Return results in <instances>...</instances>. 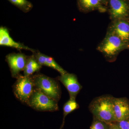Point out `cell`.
Masks as SVG:
<instances>
[{
  "instance_id": "cell-7",
  "label": "cell",
  "mask_w": 129,
  "mask_h": 129,
  "mask_svg": "<svg viewBox=\"0 0 129 129\" xmlns=\"http://www.w3.org/2000/svg\"><path fill=\"white\" fill-rule=\"evenodd\" d=\"M107 32L117 36L129 44V18L111 21Z\"/></svg>"
},
{
  "instance_id": "cell-1",
  "label": "cell",
  "mask_w": 129,
  "mask_h": 129,
  "mask_svg": "<svg viewBox=\"0 0 129 129\" xmlns=\"http://www.w3.org/2000/svg\"><path fill=\"white\" fill-rule=\"evenodd\" d=\"M96 49L102 54L107 61L112 62L117 60L120 52L124 50H129V44L117 36L107 32Z\"/></svg>"
},
{
  "instance_id": "cell-6",
  "label": "cell",
  "mask_w": 129,
  "mask_h": 129,
  "mask_svg": "<svg viewBox=\"0 0 129 129\" xmlns=\"http://www.w3.org/2000/svg\"><path fill=\"white\" fill-rule=\"evenodd\" d=\"M107 12L111 21L129 18V0H109Z\"/></svg>"
},
{
  "instance_id": "cell-12",
  "label": "cell",
  "mask_w": 129,
  "mask_h": 129,
  "mask_svg": "<svg viewBox=\"0 0 129 129\" xmlns=\"http://www.w3.org/2000/svg\"><path fill=\"white\" fill-rule=\"evenodd\" d=\"M77 4L79 11L84 13L95 11L101 13L107 12V8L98 0H77Z\"/></svg>"
},
{
  "instance_id": "cell-11",
  "label": "cell",
  "mask_w": 129,
  "mask_h": 129,
  "mask_svg": "<svg viewBox=\"0 0 129 129\" xmlns=\"http://www.w3.org/2000/svg\"><path fill=\"white\" fill-rule=\"evenodd\" d=\"M0 45L1 46L15 48L18 50H27L31 51L34 53L36 52L34 49L25 46L23 44L14 41L10 35L7 28L2 26L0 28Z\"/></svg>"
},
{
  "instance_id": "cell-9",
  "label": "cell",
  "mask_w": 129,
  "mask_h": 129,
  "mask_svg": "<svg viewBox=\"0 0 129 129\" xmlns=\"http://www.w3.org/2000/svg\"><path fill=\"white\" fill-rule=\"evenodd\" d=\"M58 79L67 88L69 93L70 99H76L77 95L82 88L77 76L74 74L67 72V73L61 75Z\"/></svg>"
},
{
  "instance_id": "cell-4",
  "label": "cell",
  "mask_w": 129,
  "mask_h": 129,
  "mask_svg": "<svg viewBox=\"0 0 129 129\" xmlns=\"http://www.w3.org/2000/svg\"><path fill=\"white\" fill-rule=\"evenodd\" d=\"M57 102L35 88L26 103L37 111L54 112L59 110Z\"/></svg>"
},
{
  "instance_id": "cell-3",
  "label": "cell",
  "mask_w": 129,
  "mask_h": 129,
  "mask_svg": "<svg viewBox=\"0 0 129 129\" xmlns=\"http://www.w3.org/2000/svg\"><path fill=\"white\" fill-rule=\"evenodd\" d=\"M32 78L35 88L57 101L60 100L61 90L55 80L40 74L36 75Z\"/></svg>"
},
{
  "instance_id": "cell-10",
  "label": "cell",
  "mask_w": 129,
  "mask_h": 129,
  "mask_svg": "<svg viewBox=\"0 0 129 129\" xmlns=\"http://www.w3.org/2000/svg\"><path fill=\"white\" fill-rule=\"evenodd\" d=\"M113 110L116 122L129 118V101L126 98L113 97Z\"/></svg>"
},
{
  "instance_id": "cell-17",
  "label": "cell",
  "mask_w": 129,
  "mask_h": 129,
  "mask_svg": "<svg viewBox=\"0 0 129 129\" xmlns=\"http://www.w3.org/2000/svg\"><path fill=\"white\" fill-rule=\"evenodd\" d=\"M89 129H109V123L93 117V121Z\"/></svg>"
},
{
  "instance_id": "cell-14",
  "label": "cell",
  "mask_w": 129,
  "mask_h": 129,
  "mask_svg": "<svg viewBox=\"0 0 129 129\" xmlns=\"http://www.w3.org/2000/svg\"><path fill=\"white\" fill-rule=\"evenodd\" d=\"M23 12H28L33 8V4L28 0H8Z\"/></svg>"
},
{
  "instance_id": "cell-19",
  "label": "cell",
  "mask_w": 129,
  "mask_h": 129,
  "mask_svg": "<svg viewBox=\"0 0 129 129\" xmlns=\"http://www.w3.org/2000/svg\"><path fill=\"white\" fill-rule=\"evenodd\" d=\"M109 129H122L115 122L109 123Z\"/></svg>"
},
{
  "instance_id": "cell-20",
  "label": "cell",
  "mask_w": 129,
  "mask_h": 129,
  "mask_svg": "<svg viewBox=\"0 0 129 129\" xmlns=\"http://www.w3.org/2000/svg\"><path fill=\"white\" fill-rule=\"evenodd\" d=\"M98 1L103 6H104L107 8V7L108 5L109 0H98Z\"/></svg>"
},
{
  "instance_id": "cell-13",
  "label": "cell",
  "mask_w": 129,
  "mask_h": 129,
  "mask_svg": "<svg viewBox=\"0 0 129 129\" xmlns=\"http://www.w3.org/2000/svg\"><path fill=\"white\" fill-rule=\"evenodd\" d=\"M41 66L37 62L34 56L28 58L24 70V75L30 76L35 72L39 70L41 68Z\"/></svg>"
},
{
  "instance_id": "cell-8",
  "label": "cell",
  "mask_w": 129,
  "mask_h": 129,
  "mask_svg": "<svg viewBox=\"0 0 129 129\" xmlns=\"http://www.w3.org/2000/svg\"><path fill=\"white\" fill-rule=\"evenodd\" d=\"M28 58L22 53H12L7 55L6 59L9 64L12 77L17 78L19 73L24 70Z\"/></svg>"
},
{
  "instance_id": "cell-18",
  "label": "cell",
  "mask_w": 129,
  "mask_h": 129,
  "mask_svg": "<svg viewBox=\"0 0 129 129\" xmlns=\"http://www.w3.org/2000/svg\"><path fill=\"white\" fill-rule=\"evenodd\" d=\"M115 123L122 129H129V118Z\"/></svg>"
},
{
  "instance_id": "cell-2",
  "label": "cell",
  "mask_w": 129,
  "mask_h": 129,
  "mask_svg": "<svg viewBox=\"0 0 129 129\" xmlns=\"http://www.w3.org/2000/svg\"><path fill=\"white\" fill-rule=\"evenodd\" d=\"M113 98L110 95H104L93 99L89 107L93 117L107 123L116 122L113 110Z\"/></svg>"
},
{
  "instance_id": "cell-5",
  "label": "cell",
  "mask_w": 129,
  "mask_h": 129,
  "mask_svg": "<svg viewBox=\"0 0 129 129\" xmlns=\"http://www.w3.org/2000/svg\"><path fill=\"white\" fill-rule=\"evenodd\" d=\"M35 89L32 77L19 75L14 84L13 91L18 99L26 103Z\"/></svg>"
},
{
  "instance_id": "cell-16",
  "label": "cell",
  "mask_w": 129,
  "mask_h": 129,
  "mask_svg": "<svg viewBox=\"0 0 129 129\" xmlns=\"http://www.w3.org/2000/svg\"><path fill=\"white\" fill-rule=\"evenodd\" d=\"M45 66L52 68L53 69L57 70L61 75L67 73V72L60 67L57 63L56 62L53 58L47 56L46 63Z\"/></svg>"
},
{
  "instance_id": "cell-15",
  "label": "cell",
  "mask_w": 129,
  "mask_h": 129,
  "mask_svg": "<svg viewBox=\"0 0 129 129\" xmlns=\"http://www.w3.org/2000/svg\"><path fill=\"white\" fill-rule=\"evenodd\" d=\"M79 106L76 102V99H70L64 104L63 107V117L62 124L60 129H62L64 123V119L66 116L74 110L79 108Z\"/></svg>"
}]
</instances>
